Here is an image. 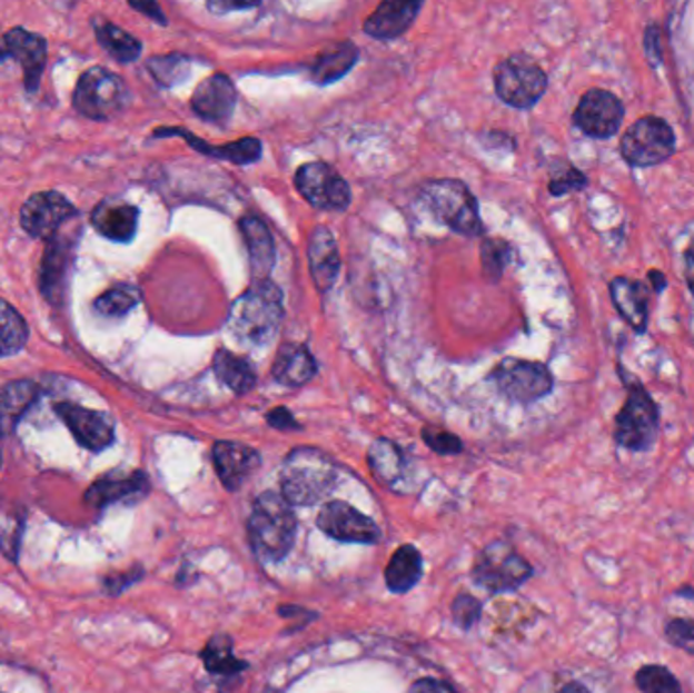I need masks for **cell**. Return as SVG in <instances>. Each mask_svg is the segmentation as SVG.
<instances>
[{"mask_svg":"<svg viewBox=\"0 0 694 693\" xmlns=\"http://www.w3.org/2000/svg\"><path fill=\"white\" fill-rule=\"evenodd\" d=\"M423 439L433 452H437L440 456H455L463 449L462 439L457 435L449 434L445 429H437V427H425Z\"/></svg>","mask_w":694,"mask_h":693,"instance_id":"obj_39","label":"cell"},{"mask_svg":"<svg viewBox=\"0 0 694 693\" xmlns=\"http://www.w3.org/2000/svg\"><path fill=\"white\" fill-rule=\"evenodd\" d=\"M482 616V604L469 596V594H459L453 602V621L462 628H472Z\"/></svg>","mask_w":694,"mask_h":693,"instance_id":"obj_41","label":"cell"},{"mask_svg":"<svg viewBox=\"0 0 694 693\" xmlns=\"http://www.w3.org/2000/svg\"><path fill=\"white\" fill-rule=\"evenodd\" d=\"M317 527L327 537L341 543L371 545L380 539V527L374 523V518L359 513L356 506L344 501L327 503L317 515Z\"/></svg>","mask_w":694,"mask_h":693,"instance_id":"obj_11","label":"cell"},{"mask_svg":"<svg viewBox=\"0 0 694 693\" xmlns=\"http://www.w3.org/2000/svg\"><path fill=\"white\" fill-rule=\"evenodd\" d=\"M214 466L226 491H240L246 481L258 471L260 454L238 442H218L214 446Z\"/></svg>","mask_w":694,"mask_h":693,"instance_id":"obj_18","label":"cell"},{"mask_svg":"<svg viewBox=\"0 0 694 693\" xmlns=\"http://www.w3.org/2000/svg\"><path fill=\"white\" fill-rule=\"evenodd\" d=\"M676 147L671 125L656 117L636 120L622 137V155L625 161L636 167H652L664 164Z\"/></svg>","mask_w":694,"mask_h":693,"instance_id":"obj_8","label":"cell"},{"mask_svg":"<svg viewBox=\"0 0 694 693\" xmlns=\"http://www.w3.org/2000/svg\"><path fill=\"white\" fill-rule=\"evenodd\" d=\"M585 184H587V179H585L583 174H578L577 169H567V174L555 177V179L551 181V191H553L555 196H563V194L573 191V189L583 188Z\"/></svg>","mask_w":694,"mask_h":693,"instance_id":"obj_43","label":"cell"},{"mask_svg":"<svg viewBox=\"0 0 694 693\" xmlns=\"http://www.w3.org/2000/svg\"><path fill=\"white\" fill-rule=\"evenodd\" d=\"M56 413L68 425L76 442L90 452H102L115 442V424L106 413L92 412L73 403H59Z\"/></svg>","mask_w":694,"mask_h":693,"instance_id":"obj_15","label":"cell"},{"mask_svg":"<svg viewBox=\"0 0 694 693\" xmlns=\"http://www.w3.org/2000/svg\"><path fill=\"white\" fill-rule=\"evenodd\" d=\"M214 370L226 387L236 390L238 395H244L252 390L256 385V373L248 360H244L236 354L228 350H218L214 356Z\"/></svg>","mask_w":694,"mask_h":693,"instance_id":"obj_31","label":"cell"},{"mask_svg":"<svg viewBox=\"0 0 694 693\" xmlns=\"http://www.w3.org/2000/svg\"><path fill=\"white\" fill-rule=\"evenodd\" d=\"M406 693H457L449 683L439 682V680H418L408 687Z\"/></svg>","mask_w":694,"mask_h":693,"instance_id":"obj_45","label":"cell"},{"mask_svg":"<svg viewBox=\"0 0 694 693\" xmlns=\"http://www.w3.org/2000/svg\"><path fill=\"white\" fill-rule=\"evenodd\" d=\"M295 535L297 518L287 498L272 491L258 494L248 517V537L256 555L268 564L282 562L293 550Z\"/></svg>","mask_w":694,"mask_h":693,"instance_id":"obj_1","label":"cell"},{"mask_svg":"<svg viewBox=\"0 0 694 693\" xmlns=\"http://www.w3.org/2000/svg\"><path fill=\"white\" fill-rule=\"evenodd\" d=\"M423 576V555L415 545L398 547L386 567V586L393 594H406Z\"/></svg>","mask_w":694,"mask_h":693,"instance_id":"obj_28","label":"cell"},{"mask_svg":"<svg viewBox=\"0 0 694 693\" xmlns=\"http://www.w3.org/2000/svg\"><path fill=\"white\" fill-rule=\"evenodd\" d=\"M68 242H58V240H51V245L47 248L46 263H43V294L53 295L56 289L61 287V279H63V273H66V265L70 263V257L66 255V247Z\"/></svg>","mask_w":694,"mask_h":693,"instance_id":"obj_37","label":"cell"},{"mask_svg":"<svg viewBox=\"0 0 694 693\" xmlns=\"http://www.w3.org/2000/svg\"><path fill=\"white\" fill-rule=\"evenodd\" d=\"M147 68H149L152 78L157 82L171 88V86H177V83L186 80L189 71H191V63L184 56L171 53V56H159V58L149 59Z\"/></svg>","mask_w":694,"mask_h":693,"instance_id":"obj_36","label":"cell"},{"mask_svg":"<svg viewBox=\"0 0 694 693\" xmlns=\"http://www.w3.org/2000/svg\"><path fill=\"white\" fill-rule=\"evenodd\" d=\"M492 375L499 390L518 403L543 399L553 388V376L541 363L506 358Z\"/></svg>","mask_w":694,"mask_h":693,"instance_id":"obj_10","label":"cell"},{"mask_svg":"<svg viewBox=\"0 0 694 693\" xmlns=\"http://www.w3.org/2000/svg\"><path fill=\"white\" fill-rule=\"evenodd\" d=\"M142 567H135V570H130V572H125V574H116V576H110L106 580V592L108 594H122L127 587L132 586V584H137L139 580H142Z\"/></svg>","mask_w":694,"mask_h":693,"instance_id":"obj_44","label":"cell"},{"mask_svg":"<svg viewBox=\"0 0 694 693\" xmlns=\"http://www.w3.org/2000/svg\"><path fill=\"white\" fill-rule=\"evenodd\" d=\"M420 9H423L420 2H383L371 12L364 29L374 39L400 37L413 24Z\"/></svg>","mask_w":694,"mask_h":693,"instance_id":"obj_23","label":"cell"},{"mask_svg":"<svg viewBox=\"0 0 694 693\" xmlns=\"http://www.w3.org/2000/svg\"><path fill=\"white\" fill-rule=\"evenodd\" d=\"M140 301L139 289L130 285H118L96 299V311L105 318H122Z\"/></svg>","mask_w":694,"mask_h":693,"instance_id":"obj_35","label":"cell"},{"mask_svg":"<svg viewBox=\"0 0 694 693\" xmlns=\"http://www.w3.org/2000/svg\"><path fill=\"white\" fill-rule=\"evenodd\" d=\"M201 661L211 675L231 677L246 670L248 665L234 655V641L228 635H216L209 638L208 645L201 651Z\"/></svg>","mask_w":694,"mask_h":693,"instance_id":"obj_32","label":"cell"},{"mask_svg":"<svg viewBox=\"0 0 694 693\" xmlns=\"http://www.w3.org/2000/svg\"><path fill=\"white\" fill-rule=\"evenodd\" d=\"M267 419L268 424L272 425V427H277V429H282V432H287V429H299V424L295 422V417H293L289 409H285V407H278L275 412L268 413Z\"/></svg>","mask_w":694,"mask_h":693,"instance_id":"obj_46","label":"cell"},{"mask_svg":"<svg viewBox=\"0 0 694 693\" xmlns=\"http://www.w3.org/2000/svg\"><path fill=\"white\" fill-rule=\"evenodd\" d=\"M531 576L533 567L508 543H492L475 560V584L492 594L516 590Z\"/></svg>","mask_w":694,"mask_h":693,"instance_id":"obj_6","label":"cell"},{"mask_svg":"<svg viewBox=\"0 0 694 693\" xmlns=\"http://www.w3.org/2000/svg\"><path fill=\"white\" fill-rule=\"evenodd\" d=\"M92 224L106 238L115 242H130L137 235L139 210L128 201L108 198L93 208Z\"/></svg>","mask_w":694,"mask_h":693,"instance_id":"obj_20","label":"cell"},{"mask_svg":"<svg viewBox=\"0 0 694 693\" xmlns=\"http://www.w3.org/2000/svg\"><path fill=\"white\" fill-rule=\"evenodd\" d=\"M650 279L656 285V291H662V287H666V281H664V277L660 275L658 270H652V273H650Z\"/></svg>","mask_w":694,"mask_h":693,"instance_id":"obj_49","label":"cell"},{"mask_svg":"<svg viewBox=\"0 0 694 693\" xmlns=\"http://www.w3.org/2000/svg\"><path fill=\"white\" fill-rule=\"evenodd\" d=\"M96 36H98L100 46L118 61L130 63V61L139 59L142 46H140L137 37L130 36L125 29L112 23H98L96 24Z\"/></svg>","mask_w":694,"mask_h":693,"instance_id":"obj_34","label":"cell"},{"mask_svg":"<svg viewBox=\"0 0 694 693\" xmlns=\"http://www.w3.org/2000/svg\"><path fill=\"white\" fill-rule=\"evenodd\" d=\"M297 188L305 200L321 210H346L351 201L346 179L325 164L303 165L297 171Z\"/></svg>","mask_w":694,"mask_h":693,"instance_id":"obj_12","label":"cell"},{"mask_svg":"<svg viewBox=\"0 0 694 693\" xmlns=\"http://www.w3.org/2000/svg\"><path fill=\"white\" fill-rule=\"evenodd\" d=\"M688 287H691V291H693L694 295V273L688 277Z\"/></svg>","mask_w":694,"mask_h":693,"instance_id":"obj_50","label":"cell"},{"mask_svg":"<svg viewBox=\"0 0 694 693\" xmlns=\"http://www.w3.org/2000/svg\"><path fill=\"white\" fill-rule=\"evenodd\" d=\"M128 100L127 83L105 68L83 71L73 92V108L93 120L118 117L128 107Z\"/></svg>","mask_w":694,"mask_h":693,"instance_id":"obj_5","label":"cell"},{"mask_svg":"<svg viewBox=\"0 0 694 693\" xmlns=\"http://www.w3.org/2000/svg\"><path fill=\"white\" fill-rule=\"evenodd\" d=\"M358 61V48L354 43H339L317 56L311 66L313 82H336Z\"/></svg>","mask_w":694,"mask_h":693,"instance_id":"obj_29","label":"cell"},{"mask_svg":"<svg viewBox=\"0 0 694 693\" xmlns=\"http://www.w3.org/2000/svg\"><path fill=\"white\" fill-rule=\"evenodd\" d=\"M558 693H589V690L585 685H581V683H568Z\"/></svg>","mask_w":694,"mask_h":693,"instance_id":"obj_48","label":"cell"},{"mask_svg":"<svg viewBox=\"0 0 694 693\" xmlns=\"http://www.w3.org/2000/svg\"><path fill=\"white\" fill-rule=\"evenodd\" d=\"M368 464L376 481L396 486V482L405 476L406 459L400 447L390 439H376L368 452Z\"/></svg>","mask_w":694,"mask_h":693,"instance_id":"obj_30","label":"cell"},{"mask_svg":"<svg viewBox=\"0 0 694 693\" xmlns=\"http://www.w3.org/2000/svg\"><path fill=\"white\" fill-rule=\"evenodd\" d=\"M624 105L607 90H589L575 110V125L593 139H609L622 127Z\"/></svg>","mask_w":694,"mask_h":693,"instance_id":"obj_14","label":"cell"},{"mask_svg":"<svg viewBox=\"0 0 694 693\" xmlns=\"http://www.w3.org/2000/svg\"><path fill=\"white\" fill-rule=\"evenodd\" d=\"M658 407L644 388L629 390L624 409L615 417V439L632 452L648 449L658 435Z\"/></svg>","mask_w":694,"mask_h":693,"instance_id":"obj_9","label":"cell"},{"mask_svg":"<svg viewBox=\"0 0 694 693\" xmlns=\"http://www.w3.org/2000/svg\"><path fill=\"white\" fill-rule=\"evenodd\" d=\"M29 340V329L23 316L14 307L0 299V358L12 356Z\"/></svg>","mask_w":694,"mask_h":693,"instance_id":"obj_33","label":"cell"},{"mask_svg":"<svg viewBox=\"0 0 694 693\" xmlns=\"http://www.w3.org/2000/svg\"><path fill=\"white\" fill-rule=\"evenodd\" d=\"M420 201L428 214L453 232L477 236L482 232V220L477 212V201L465 184L457 179H435L420 189Z\"/></svg>","mask_w":694,"mask_h":693,"instance_id":"obj_4","label":"cell"},{"mask_svg":"<svg viewBox=\"0 0 694 693\" xmlns=\"http://www.w3.org/2000/svg\"><path fill=\"white\" fill-rule=\"evenodd\" d=\"M151 491V484L145 472L128 474H108L93 482L86 493V503L93 508H106L116 503H137Z\"/></svg>","mask_w":694,"mask_h":693,"instance_id":"obj_17","label":"cell"},{"mask_svg":"<svg viewBox=\"0 0 694 693\" xmlns=\"http://www.w3.org/2000/svg\"><path fill=\"white\" fill-rule=\"evenodd\" d=\"M317 373L311 353L301 344H285L272 366L275 380L285 387H303Z\"/></svg>","mask_w":694,"mask_h":693,"instance_id":"obj_25","label":"cell"},{"mask_svg":"<svg viewBox=\"0 0 694 693\" xmlns=\"http://www.w3.org/2000/svg\"><path fill=\"white\" fill-rule=\"evenodd\" d=\"M334 462L315 447L293 449L280 471V494L289 505L311 506L336 488Z\"/></svg>","mask_w":694,"mask_h":693,"instance_id":"obj_3","label":"cell"},{"mask_svg":"<svg viewBox=\"0 0 694 693\" xmlns=\"http://www.w3.org/2000/svg\"><path fill=\"white\" fill-rule=\"evenodd\" d=\"M309 265H311L313 281L317 285V289L321 294L329 291L336 283L341 259L337 250L336 236L324 226L315 228L309 238Z\"/></svg>","mask_w":694,"mask_h":693,"instance_id":"obj_21","label":"cell"},{"mask_svg":"<svg viewBox=\"0 0 694 693\" xmlns=\"http://www.w3.org/2000/svg\"><path fill=\"white\" fill-rule=\"evenodd\" d=\"M612 299L622 318L636 329L644 331L648 324V291L640 281H632L625 277H617L609 285Z\"/></svg>","mask_w":694,"mask_h":693,"instance_id":"obj_24","label":"cell"},{"mask_svg":"<svg viewBox=\"0 0 694 693\" xmlns=\"http://www.w3.org/2000/svg\"><path fill=\"white\" fill-rule=\"evenodd\" d=\"M238 92L228 76L216 73L197 86L191 108L209 122H226L236 108Z\"/></svg>","mask_w":694,"mask_h":693,"instance_id":"obj_19","label":"cell"},{"mask_svg":"<svg viewBox=\"0 0 694 693\" xmlns=\"http://www.w3.org/2000/svg\"><path fill=\"white\" fill-rule=\"evenodd\" d=\"M37 397L39 387L31 380H12L0 388V434H11Z\"/></svg>","mask_w":694,"mask_h":693,"instance_id":"obj_27","label":"cell"},{"mask_svg":"<svg viewBox=\"0 0 694 693\" xmlns=\"http://www.w3.org/2000/svg\"><path fill=\"white\" fill-rule=\"evenodd\" d=\"M0 51L4 58H14L24 73V86L29 92H36L37 86L41 82V73L46 68L47 41L43 37L29 33L24 29H12L9 31L2 43Z\"/></svg>","mask_w":694,"mask_h":693,"instance_id":"obj_16","label":"cell"},{"mask_svg":"<svg viewBox=\"0 0 694 693\" xmlns=\"http://www.w3.org/2000/svg\"><path fill=\"white\" fill-rule=\"evenodd\" d=\"M494 82L499 98L514 108H531L546 92V73L526 56L504 59L494 71Z\"/></svg>","mask_w":694,"mask_h":693,"instance_id":"obj_7","label":"cell"},{"mask_svg":"<svg viewBox=\"0 0 694 693\" xmlns=\"http://www.w3.org/2000/svg\"><path fill=\"white\" fill-rule=\"evenodd\" d=\"M666 638L671 641L672 645L683 649L686 653L694 655V623L693 621H684V618H676L671 621L666 626Z\"/></svg>","mask_w":694,"mask_h":693,"instance_id":"obj_42","label":"cell"},{"mask_svg":"<svg viewBox=\"0 0 694 693\" xmlns=\"http://www.w3.org/2000/svg\"><path fill=\"white\" fill-rule=\"evenodd\" d=\"M78 210L58 191H41L24 201L21 226L33 238H53L63 224L76 218Z\"/></svg>","mask_w":694,"mask_h":693,"instance_id":"obj_13","label":"cell"},{"mask_svg":"<svg viewBox=\"0 0 694 693\" xmlns=\"http://www.w3.org/2000/svg\"><path fill=\"white\" fill-rule=\"evenodd\" d=\"M240 230H242L244 242L248 248L250 269L256 281H267L270 270L275 267V257H277L275 240L267 224L256 216H246L240 220Z\"/></svg>","mask_w":694,"mask_h":693,"instance_id":"obj_22","label":"cell"},{"mask_svg":"<svg viewBox=\"0 0 694 693\" xmlns=\"http://www.w3.org/2000/svg\"><path fill=\"white\" fill-rule=\"evenodd\" d=\"M282 319V294L275 283L255 285L231 304L228 328L244 346H262L275 338Z\"/></svg>","mask_w":694,"mask_h":693,"instance_id":"obj_2","label":"cell"},{"mask_svg":"<svg viewBox=\"0 0 694 693\" xmlns=\"http://www.w3.org/2000/svg\"><path fill=\"white\" fill-rule=\"evenodd\" d=\"M132 7L140 12H147V14H151V19L155 21H159V23L165 24V19H162V12L155 2H149V4H137V2H132Z\"/></svg>","mask_w":694,"mask_h":693,"instance_id":"obj_47","label":"cell"},{"mask_svg":"<svg viewBox=\"0 0 694 693\" xmlns=\"http://www.w3.org/2000/svg\"><path fill=\"white\" fill-rule=\"evenodd\" d=\"M165 137V135H179L189 141V145L199 151V154L211 155V157H218L224 161H230L236 165L255 164L260 157H262V142L255 139V137H246L240 141L230 142V145H224V147H211L208 142L199 141L194 135H189L184 129L165 130V132H157V137Z\"/></svg>","mask_w":694,"mask_h":693,"instance_id":"obj_26","label":"cell"},{"mask_svg":"<svg viewBox=\"0 0 694 693\" xmlns=\"http://www.w3.org/2000/svg\"><path fill=\"white\" fill-rule=\"evenodd\" d=\"M482 259H484V267H486L487 275L498 279L504 267L508 265V245L502 242V240H486V242H484V248H482Z\"/></svg>","mask_w":694,"mask_h":693,"instance_id":"obj_40","label":"cell"},{"mask_svg":"<svg viewBox=\"0 0 694 693\" xmlns=\"http://www.w3.org/2000/svg\"><path fill=\"white\" fill-rule=\"evenodd\" d=\"M637 687L642 693H683L681 683L662 665H646L637 671Z\"/></svg>","mask_w":694,"mask_h":693,"instance_id":"obj_38","label":"cell"}]
</instances>
